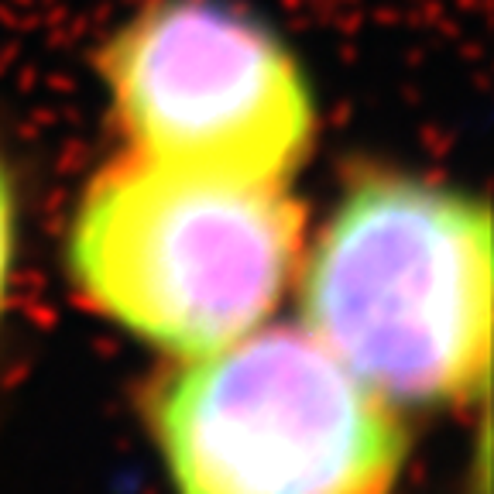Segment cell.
Wrapping results in <instances>:
<instances>
[{
    "label": "cell",
    "instance_id": "obj_1",
    "mask_svg": "<svg viewBox=\"0 0 494 494\" xmlns=\"http://www.w3.org/2000/svg\"><path fill=\"white\" fill-rule=\"evenodd\" d=\"M305 330L378 395L471 399L491 361V216L412 179L340 203L305 265Z\"/></svg>",
    "mask_w": 494,
    "mask_h": 494
},
{
    "label": "cell",
    "instance_id": "obj_2",
    "mask_svg": "<svg viewBox=\"0 0 494 494\" xmlns=\"http://www.w3.org/2000/svg\"><path fill=\"white\" fill-rule=\"evenodd\" d=\"M286 186L227 182L131 154L100 172L69 237L86 299L137 337L207 357L271 313L299 258Z\"/></svg>",
    "mask_w": 494,
    "mask_h": 494
},
{
    "label": "cell",
    "instance_id": "obj_3",
    "mask_svg": "<svg viewBox=\"0 0 494 494\" xmlns=\"http://www.w3.org/2000/svg\"><path fill=\"white\" fill-rule=\"evenodd\" d=\"M179 494H392L405 433L309 330H261L190 364L158 401Z\"/></svg>",
    "mask_w": 494,
    "mask_h": 494
},
{
    "label": "cell",
    "instance_id": "obj_4",
    "mask_svg": "<svg viewBox=\"0 0 494 494\" xmlns=\"http://www.w3.org/2000/svg\"><path fill=\"white\" fill-rule=\"evenodd\" d=\"M131 154L192 175L288 186L313 145V93L275 35L216 0H158L103 52Z\"/></svg>",
    "mask_w": 494,
    "mask_h": 494
},
{
    "label": "cell",
    "instance_id": "obj_5",
    "mask_svg": "<svg viewBox=\"0 0 494 494\" xmlns=\"http://www.w3.org/2000/svg\"><path fill=\"white\" fill-rule=\"evenodd\" d=\"M11 241H14V203H11V186L0 169V296L7 282V265H11Z\"/></svg>",
    "mask_w": 494,
    "mask_h": 494
}]
</instances>
